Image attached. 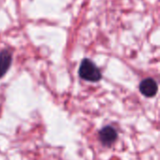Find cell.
I'll list each match as a JSON object with an SVG mask.
<instances>
[{
  "instance_id": "cell-1",
  "label": "cell",
  "mask_w": 160,
  "mask_h": 160,
  "mask_svg": "<svg viewBox=\"0 0 160 160\" xmlns=\"http://www.w3.org/2000/svg\"><path fill=\"white\" fill-rule=\"evenodd\" d=\"M79 75L82 79L92 82H98L102 78L101 72L96 64L87 58L82 60L79 68Z\"/></svg>"
},
{
  "instance_id": "cell-2",
  "label": "cell",
  "mask_w": 160,
  "mask_h": 160,
  "mask_svg": "<svg viewBox=\"0 0 160 160\" xmlns=\"http://www.w3.org/2000/svg\"><path fill=\"white\" fill-rule=\"evenodd\" d=\"M140 92L146 98H153L157 95L158 86L157 82L152 78H146L140 83Z\"/></svg>"
},
{
  "instance_id": "cell-3",
  "label": "cell",
  "mask_w": 160,
  "mask_h": 160,
  "mask_svg": "<svg viewBox=\"0 0 160 160\" xmlns=\"http://www.w3.org/2000/svg\"><path fill=\"white\" fill-rule=\"evenodd\" d=\"M116 139H117V132L111 126H107L99 131V140L104 145L112 144L116 141Z\"/></svg>"
},
{
  "instance_id": "cell-4",
  "label": "cell",
  "mask_w": 160,
  "mask_h": 160,
  "mask_svg": "<svg viewBox=\"0 0 160 160\" xmlns=\"http://www.w3.org/2000/svg\"><path fill=\"white\" fill-rule=\"evenodd\" d=\"M11 62H12L11 52L7 49L1 51L0 52V78H2L9 69Z\"/></svg>"
}]
</instances>
